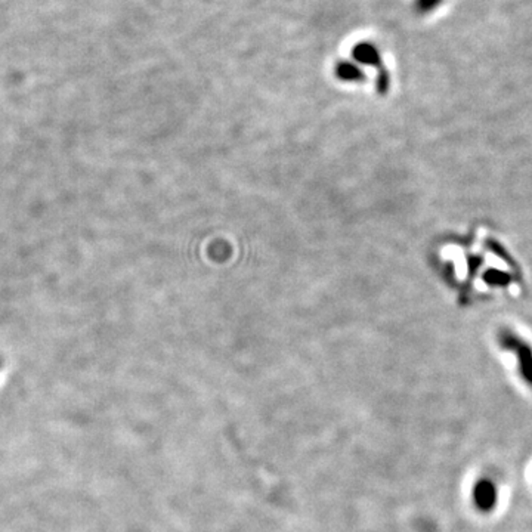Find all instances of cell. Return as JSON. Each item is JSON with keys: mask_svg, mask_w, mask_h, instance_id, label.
<instances>
[{"mask_svg": "<svg viewBox=\"0 0 532 532\" xmlns=\"http://www.w3.org/2000/svg\"><path fill=\"white\" fill-rule=\"evenodd\" d=\"M472 499L475 507L479 511L489 513L499 503V487H497L492 479L480 477L473 487Z\"/></svg>", "mask_w": 532, "mask_h": 532, "instance_id": "6da1fadb", "label": "cell"}, {"mask_svg": "<svg viewBox=\"0 0 532 532\" xmlns=\"http://www.w3.org/2000/svg\"><path fill=\"white\" fill-rule=\"evenodd\" d=\"M502 345L507 349L516 353L519 361V371L522 374V379L532 387V351L523 341H519L516 337L506 334L502 339Z\"/></svg>", "mask_w": 532, "mask_h": 532, "instance_id": "7a4b0ae2", "label": "cell"}, {"mask_svg": "<svg viewBox=\"0 0 532 532\" xmlns=\"http://www.w3.org/2000/svg\"><path fill=\"white\" fill-rule=\"evenodd\" d=\"M352 57L358 62H363V64H367V65L377 67L380 72L385 70V68L382 67L380 52L371 43H359V45H356L353 47V50H352Z\"/></svg>", "mask_w": 532, "mask_h": 532, "instance_id": "3957f363", "label": "cell"}, {"mask_svg": "<svg viewBox=\"0 0 532 532\" xmlns=\"http://www.w3.org/2000/svg\"><path fill=\"white\" fill-rule=\"evenodd\" d=\"M336 76L345 81H363L366 79L361 68L351 61H340L336 65Z\"/></svg>", "mask_w": 532, "mask_h": 532, "instance_id": "277c9868", "label": "cell"}, {"mask_svg": "<svg viewBox=\"0 0 532 532\" xmlns=\"http://www.w3.org/2000/svg\"><path fill=\"white\" fill-rule=\"evenodd\" d=\"M443 0H414V6L419 13H431L442 5Z\"/></svg>", "mask_w": 532, "mask_h": 532, "instance_id": "5b68a950", "label": "cell"}]
</instances>
